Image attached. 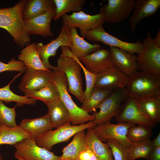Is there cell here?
Segmentation results:
<instances>
[{"instance_id":"obj_1","label":"cell","mask_w":160,"mask_h":160,"mask_svg":"<svg viewBox=\"0 0 160 160\" xmlns=\"http://www.w3.org/2000/svg\"><path fill=\"white\" fill-rule=\"evenodd\" d=\"M27 1L21 0L12 7L0 9V28L6 30L17 46L22 48L30 44L31 41L22 16Z\"/></svg>"},{"instance_id":"obj_2","label":"cell","mask_w":160,"mask_h":160,"mask_svg":"<svg viewBox=\"0 0 160 160\" xmlns=\"http://www.w3.org/2000/svg\"><path fill=\"white\" fill-rule=\"evenodd\" d=\"M52 82L57 87L60 98L69 112L73 125L83 124L94 120L92 115L79 107L72 100L68 91V84L66 75L57 68L53 71Z\"/></svg>"},{"instance_id":"obj_3","label":"cell","mask_w":160,"mask_h":160,"mask_svg":"<svg viewBox=\"0 0 160 160\" xmlns=\"http://www.w3.org/2000/svg\"><path fill=\"white\" fill-rule=\"evenodd\" d=\"M126 89L129 96L135 99L160 94V76L137 71L129 77Z\"/></svg>"},{"instance_id":"obj_4","label":"cell","mask_w":160,"mask_h":160,"mask_svg":"<svg viewBox=\"0 0 160 160\" xmlns=\"http://www.w3.org/2000/svg\"><path fill=\"white\" fill-rule=\"evenodd\" d=\"M57 68L66 75L68 91L80 102L84 101L81 68L77 61L70 56H60L57 61Z\"/></svg>"},{"instance_id":"obj_5","label":"cell","mask_w":160,"mask_h":160,"mask_svg":"<svg viewBox=\"0 0 160 160\" xmlns=\"http://www.w3.org/2000/svg\"><path fill=\"white\" fill-rule=\"evenodd\" d=\"M95 125L93 121L78 125L68 124L55 130L49 131L34 140L37 145L50 151L55 145L67 141L77 132L90 128H93Z\"/></svg>"},{"instance_id":"obj_6","label":"cell","mask_w":160,"mask_h":160,"mask_svg":"<svg viewBox=\"0 0 160 160\" xmlns=\"http://www.w3.org/2000/svg\"><path fill=\"white\" fill-rule=\"evenodd\" d=\"M82 37L94 42H99L108 45L110 47L119 48L132 54L140 53L143 49L142 42L140 40L135 43L122 41L107 33L103 25L85 31H80Z\"/></svg>"},{"instance_id":"obj_7","label":"cell","mask_w":160,"mask_h":160,"mask_svg":"<svg viewBox=\"0 0 160 160\" xmlns=\"http://www.w3.org/2000/svg\"><path fill=\"white\" fill-rule=\"evenodd\" d=\"M142 42L143 49L136 56L138 70L160 76V46L154 42L149 32Z\"/></svg>"},{"instance_id":"obj_8","label":"cell","mask_w":160,"mask_h":160,"mask_svg":"<svg viewBox=\"0 0 160 160\" xmlns=\"http://www.w3.org/2000/svg\"><path fill=\"white\" fill-rule=\"evenodd\" d=\"M115 118L118 122L141 125L151 129L156 124L144 113L135 99L129 96L122 103Z\"/></svg>"},{"instance_id":"obj_9","label":"cell","mask_w":160,"mask_h":160,"mask_svg":"<svg viewBox=\"0 0 160 160\" xmlns=\"http://www.w3.org/2000/svg\"><path fill=\"white\" fill-rule=\"evenodd\" d=\"M129 96L126 88L115 89L102 103L98 112H93L96 125L110 122L116 116L122 103Z\"/></svg>"},{"instance_id":"obj_10","label":"cell","mask_w":160,"mask_h":160,"mask_svg":"<svg viewBox=\"0 0 160 160\" xmlns=\"http://www.w3.org/2000/svg\"><path fill=\"white\" fill-rule=\"evenodd\" d=\"M135 0H108L101 7L99 13L105 23L113 24L121 22L129 17L134 10Z\"/></svg>"},{"instance_id":"obj_11","label":"cell","mask_w":160,"mask_h":160,"mask_svg":"<svg viewBox=\"0 0 160 160\" xmlns=\"http://www.w3.org/2000/svg\"><path fill=\"white\" fill-rule=\"evenodd\" d=\"M36 45L41 60L44 66L48 70H55L57 67L50 64L49 58L57 55V51L60 47L65 46L70 48L71 47L69 29L63 25L60 34L56 39L46 45L40 43L36 44Z\"/></svg>"},{"instance_id":"obj_12","label":"cell","mask_w":160,"mask_h":160,"mask_svg":"<svg viewBox=\"0 0 160 160\" xmlns=\"http://www.w3.org/2000/svg\"><path fill=\"white\" fill-rule=\"evenodd\" d=\"M15 155L25 160H58L60 156L37 145L31 138H26L13 145Z\"/></svg>"},{"instance_id":"obj_13","label":"cell","mask_w":160,"mask_h":160,"mask_svg":"<svg viewBox=\"0 0 160 160\" xmlns=\"http://www.w3.org/2000/svg\"><path fill=\"white\" fill-rule=\"evenodd\" d=\"M135 125L122 122L113 124L110 122L96 125L93 129L99 139L107 142L111 140H116L124 145L129 147L132 142L127 137L128 129Z\"/></svg>"},{"instance_id":"obj_14","label":"cell","mask_w":160,"mask_h":160,"mask_svg":"<svg viewBox=\"0 0 160 160\" xmlns=\"http://www.w3.org/2000/svg\"><path fill=\"white\" fill-rule=\"evenodd\" d=\"M63 25L70 29L78 28L80 31H85L103 25L105 23L101 14L90 15L82 11L73 12L71 15L65 14L61 17Z\"/></svg>"},{"instance_id":"obj_15","label":"cell","mask_w":160,"mask_h":160,"mask_svg":"<svg viewBox=\"0 0 160 160\" xmlns=\"http://www.w3.org/2000/svg\"><path fill=\"white\" fill-rule=\"evenodd\" d=\"M18 88L24 94L36 91L52 82L53 71L26 68Z\"/></svg>"},{"instance_id":"obj_16","label":"cell","mask_w":160,"mask_h":160,"mask_svg":"<svg viewBox=\"0 0 160 160\" xmlns=\"http://www.w3.org/2000/svg\"><path fill=\"white\" fill-rule=\"evenodd\" d=\"M129 77L114 65L96 75L95 87L114 90L125 88Z\"/></svg>"},{"instance_id":"obj_17","label":"cell","mask_w":160,"mask_h":160,"mask_svg":"<svg viewBox=\"0 0 160 160\" xmlns=\"http://www.w3.org/2000/svg\"><path fill=\"white\" fill-rule=\"evenodd\" d=\"M79 59L88 71L96 75L113 65L109 51L107 49H100Z\"/></svg>"},{"instance_id":"obj_18","label":"cell","mask_w":160,"mask_h":160,"mask_svg":"<svg viewBox=\"0 0 160 160\" xmlns=\"http://www.w3.org/2000/svg\"><path fill=\"white\" fill-rule=\"evenodd\" d=\"M112 63L129 77L138 71L136 56L122 49L110 47L109 50Z\"/></svg>"},{"instance_id":"obj_19","label":"cell","mask_w":160,"mask_h":160,"mask_svg":"<svg viewBox=\"0 0 160 160\" xmlns=\"http://www.w3.org/2000/svg\"><path fill=\"white\" fill-rule=\"evenodd\" d=\"M55 11L50 10L32 19L23 20L25 29L28 34L38 35L44 37L53 36L50 29V23L54 17Z\"/></svg>"},{"instance_id":"obj_20","label":"cell","mask_w":160,"mask_h":160,"mask_svg":"<svg viewBox=\"0 0 160 160\" xmlns=\"http://www.w3.org/2000/svg\"><path fill=\"white\" fill-rule=\"evenodd\" d=\"M160 7V0H135L133 12L129 20L131 30L135 31L140 21L152 16Z\"/></svg>"},{"instance_id":"obj_21","label":"cell","mask_w":160,"mask_h":160,"mask_svg":"<svg viewBox=\"0 0 160 160\" xmlns=\"http://www.w3.org/2000/svg\"><path fill=\"white\" fill-rule=\"evenodd\" d=\"M48 109L47 113L53 128L57 129L71 124L70 113L60 97L45 103Z\"/></svg>"},{"instance_id":"obj_22","label":"cell","mask_w":160,"mask_h":160,"mask_svg":"<svg viewBox=\"0 0 160 160\" xmlns=\"http://www.w3.org/2000/svg\"><path fill=\"white\" fill-rule=\"evenodd\" d=\"M19 125L34 140L53 128L47 114L35 119H24Z\"/></svg>"},{"instance_id":"obj_23","label":"cell","mask_w":160,"mask_h":160,"mask_svg":"<svg viewBox=\"0 0 160 160\" xmlns=\"http://www.w3.org/2000/svg\"><path fill=\"white\" fill-rule=\"evenodd\" d=\"M71 44L69 49L72 54L78 59L90 54L100 49L98 44H92L89 43L79 35L76 28L69 29Z\"/></svg>"},{"instance_id":"obj_24","label":"cell","mask_w":160,"mask_h":160,"mask_svg":"<svg viewBox=\"0 0 160 160\" xmlns=\"http://www.w3.org/2000/svg\"><path fill=\"white\" fill-rule=\"evenodd\" d=\"M87 145L98 160H114L111 149L98 137L93 128L86 133Z\"/></svg>"},{"instance_id":"obj_25","label":"cell","mask_w":160,"mask_h":160,"mask_svg":"<svg viewBox=\"0 0 160 160\" xmlns=\"http://www.w3.org/2000/svg\"><path fill=\"white\" fill-rule=\"evenodd\" d=\"M87 147L86 133L83 130L76 134L71 142L62 148L58 160H76L80 152Z\"/></svg>"},{"instance_id":"obj_26","label":"cell","mask_w":160,"mask_h":160,"mask_svg":"<svg viewBox=\"0 0 160 160\" xmlns=\"http://www.w3.org/2000/svg\"><path fill=\"white\" fill-rule=\"evenodd\" d=\"M55 9L54 0H27L23 11L22 17L24 20L30 19Z\"/></svg>"},{"instance_id":"obj_27","label":"cell","mask_w":160,"mask_h":160,"mask_svg":"<svg viewBox=\"0 0 160 160\" xmlns=\"http://www.w3.org/2000/svg\"><path fill=\"white\" fill-rule=\"evenodd\" d=\"M135 99L143 112L150 120L155 124L160 121V94Z\"/></svg>"},{"instance_id":"obj_28","label":"cell","mask_w":160,"mask_h":160,"mask_svg":"<svg viewBox=\"0 0 160 160\" xmlns=\"http://www.w3.org/2000/svg\"><path fill=\"white\" fill-rule=\"evenodd\" d=\"M18 60L22 62L26 68L47 70L41 62L36 44L33 42L23 48L18 56Z\"/></svg>"},{"instance_id":"obj_29","label":"cell","mask_w":160,"mask_h":160,"mask_svg":"<svg viewBox=\"0 0 160 160\" xmlns=\"http://www.w3.org/2000/svg\"><path fill=\"white\" fill-rule=\"evenodd\" d=\"M31 138V135L17 125L12 127L0 124V145H13L23 139Z\"/></svg>"},{"instance_id":"obj_30","label":"cell","mask_w":160,"mask_h":160,"mask_svg":"<svg viewBox=\"0 0 160 160\" xmlns=\"http://www.w3.org/2000/svg\"><path fill=\"white\" fill-rule=\"evenodd\" d=\"M113 91L94 87L90 96L82 103L81 108L89 113L96 112L97 109L99 108L102 103Z\"/></svg>"},{"instance_id":"obj_31","label":"cell","mask_w":160,"mask_h":160,"mask_svg":"<svg viewBox=\"0 0 160 160\" xmlns=\"http://www.w3.org/2000/svg\"><path fill=\"white\" fill-rule=\"evenodd\" d=\"M154 148L150 138L132 142V144L128 147V160H135L140 158L149 159L150 155Z\"/></svg>"},{"instance_id":"obj_32","label":"cell","mask_w":160,"mask_h":160,"mask_svg":"<svg viewBox=\"0 0 160 160\" xmlns=\"http://www.w3.org/2000/svg\"><path fill=\"white\" fill-rule=\"evenodd\" d=\"M56 9L53 19L58 20L64 14L69 12H76L82 11L85 0H54Z\"/></svg>"},{"instance_id":"obj_33","label":"cell","mask_w":160,"mask_h":160,"mask_svg":"<svg viewBox=\"0 0 160 160\" xmlns=\"http://www.w3.org/2000/svg\"><path fill=\"white\" fill-rule=\"evenodd\" d=\"M15 77L9 84L6 86L0 88V100L7 103L12 102H16L17 106H22L24 105H34L36 100L25 96L18 95L12 92L10 89L11 84Z\"/></svg>"},{"instance_id":"obj_34","label":"cell","mask_w":160,"mask_h":160,"mask_svg":"<svg viewBox=\"0 0 160 160\" xmlns=\"http://www.w3.org/2000/svg\"><path fill=\"white\" fill-rule=\"evenodd\" d=\"M25 96L45 103L60 97L58 90L52 82L38 90L28 92Z\"/></svg>"},{"instance_id":"obj_35","label":"cell","mask_w":160,"mask_h":160,"mask_svg":"<svg viewBox=\"0 0 160 160\" xmlns=\"http://www.w3.org/2000/svg\"><path fill=\"white\" fill-rule=\"evenodd\" d=\"M63 55L64 56L71 57L75 59L79 63L83 71L86 82V88L84 92V102L89 98L95 87L96 75L88 71L84 66L79 59L72 54L69 48H66L64 49L63 52Z\"/></svg>"},{"instance_id":"obj_36","label":"cell","mask_w":160,"mask_h":160,"mask_svg":"<svg viewBox=\"0 0 160 160\" xmlns=\"http://www.w3.org/2000/svg\"><path fill=\"white\" fill-rule=\"evenodd\" d=\"M153 133L152 129L150 128L141 125H135L128 129L127 136L131 142H136L150 138Z\"/></svg>"},{"instance_id":"obj_37","label":"cell","mask_w":160,"mask_h":160,"mask_svg":"<svg viewBox=\"0 0 160 160\" xmlns=\"http://www.w3.org/2000/svg\"><path fill=\"white\" fill-rule=\"evenodd\" d=\"M16 107H8L0 100V124L12 127L17 125L16 121Z\"/></svg>"},{"instance_id":"obj_38","label":"cell","mask_w":160,"mask_h":160,"mask_svg":"<svg viewBox=\"0 0 160 160\" xmlns=\"http://www.w3.org/2000/svg\"><path fill=\"white\" fill-rule=\"evenodd\" d=\"M106 143L111 149L114 160H128L127 147L114 140H109Z\"/></svg>"},{"instance_id":"obj_39","label":"cell","mask_w":160,"mask_h":160,"mask_svg":"<svg viewBox=\"0 0 160 160\" xmlns=\"http://www.w3.org/2000/svg\"><path fill=\"white\" fill-rule=\"evenodd\" d=\"M26 67L22 61L12 58L7 63L0 61V73L6 71H15L25 72Z\"/></svg>"},{"instance_id":"obj_40","label":"cell","mask_w":160,"mask_h":160,"mask_svg":"<svg viewBox=\"0 0 160 160\" xmlns=\"http://www.w3.org/2000/svg\"><path fill=\"white\" fill-rule=\"evenodd\" d=\"M76 160H98L88 147L82 151L77 156Z\"/></svg>"},{"instance_id":"obj_41","label":"cell","mask_w":160,"mask_h":160,"mask_svg":"<svg viewBox=\"0 0 160 160\" xmlns=\"http://www.w3.org/2000/svg\"><path fill=\"white\" fill-rule=\"evenodd\" d=\"M149 160H160V147L155 148L151 152Z\"/></svg>"},{"instance_id":"obj_42","label":"cell","mask_w":160,"mask_h":160,"mask_svg":"<svg viewBox=\"0 0 160 160\" xmlns=\"http://www.w3.org/2000/svg\"><path fill=\"white\" fill-rule=\"evenodd\" d=\"M153 145L155 148L160 147V133L156 138L152 140Z\"/></svg>"},{"instance_id":"obj_43","label":"cell","mask_w":160,"mask_h":160,"mask_svg":"<svg viewBox=\"0 0 160 160\" xmlns=\"http://www.w3.org/2000/svg\"><path fill=\"white\" fill-rule=\"evenodd\" d=\"M154 42L158 45L160 46V31L159 30L157 33L156 37L153 39Z\"/></svg>"},{"instance_id":"obj_44","label":"cell","mask_w":160,"mask_h":160,"mask_svg":"<svg viewBox=\"0 0 160 160\" xmlns=\"http://www.w3.org/2000/svg\"><path fill=\"white\" fill-rule=\"evenodd\" d=\"M15 157L17 160H25L21 157L16 155H15Z\"/></svg>"},{"instance_id":"obj_45","label":"cell","mask_w":160,"mask_h":160,"mask_svg":"<svg viewBox=\"0 0 160 160\" xmlns=\"http://www.w3.org/2000/svg\"><path fill=\"white\" fill-rule=\"evenodd\" d=\"M0 160H3L2 156L1 153H0Z\"/></svg>"}]
</instances>
